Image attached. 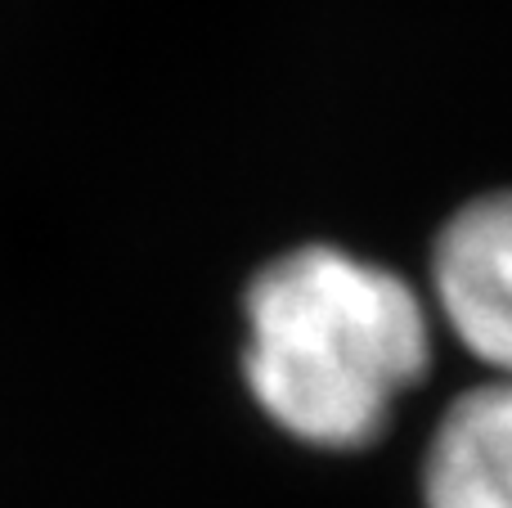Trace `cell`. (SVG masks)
Masks as SVG:
<instances>
[{"label": "cell", "mask_w": 512, "mask_h": 508, "mask_svg": "<svg viewBox=\"0 0 512 508\" xmlns=\"http://www.w3.org/2000/svg\"><path fill=\"white\" fill-rule=\"evenodd\" d=\"M243 378L279 432L315 450H364L432 365L423 297L391 266L301 243L243 293Z\"/></svg>", "instance_id": "6da1fadb"}, {"label": "cell", "mask_w": 512, "mask_h": 508, "mask_svg": "<svg viewBox=\"0 0 512 508\" xmlns=\"http://www.w3.org/2000/svg\"><path fill=\"white\" fill-rule=\"evenodd\" d=\"M432 288L454 338L512 378V194H481L441 225Z\"/></svg>", "instance_id": "7a4b0ae2"}, {"label": "cell", "mask_w": 512, "mask_h": 508, "mask_svg": "<svg viewBox=\"0 0 512 508\" xmlns=\"http://www.w3.org/2000/svg\"><path fill=\"white\" fill-rule=\"evenodd\" d=\"M423 508H512V378L450 401L423 455Z\"/></svg>", "instance_id": "3957f363"}]
</instances>
